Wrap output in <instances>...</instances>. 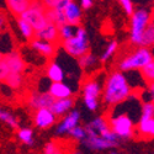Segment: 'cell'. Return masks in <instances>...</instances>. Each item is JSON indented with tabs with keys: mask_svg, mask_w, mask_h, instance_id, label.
Masks as SVG:
<instances>
[{
	"mask_svg": "<svg viewBox=\"0 0 154 154\" xmlns=\"http://www.w3.org/2000/svg\"><path fill=\"white\" fill-rule=\"evenodd\" d=\"M132 94V88L127 80L123 72H112L105 82V88L102 91V101L107 106H115L126 101Z\"/></svg>",
	"mask_w": 154,
	"mask_h": 154,
	"instance_id": "1",
	"label": "cell"
},
{
	"mask_svg": "<svg viewBox=\"0 0 154 154\" xmlns=\"http://www.w3.org/2000/svg\"><path fill=\"white\" fill-rule=\"evenodd\" d=\"M153 59H154V56L149 47L137 46L136 49H133L132 52L125 56L119 62V69L121 72L142 70Z\"/></svg>",
	"mask_w": 154,
	"mask_h": 154,
	"instance_id": "2",
	"label": "cell"
},
{
	"mask_svg": "<svg viewBox=\"0 0 154 154\" xmlns=\"http://www.w3.org/2000/svg\"><path fill=\"white\" fill-rule=\"evenodd\" d=\"M153 21L152 11L147 9H138L131 16V42L134 46H139L143 32Z\"/></svg>",
	"mask_w": 154,
	"mask_h": 154,
	"instance_id": "3",
	"label": "cell"
},
{
	"mask_svg": "<svg viewBox=\"0 0 154 154\" xmlns=\"http://www.w3.org/2000/svg\"><path fill=\"white\" fill-rule=\"evenodd\" d=\"M63 48L66 49V52L73 57L79 58L89 52V37L85 31V29L79 27L76 29V32L73 37L68 38V40L63 41Z\"/></svg>",
	"mask_w": 154,
	"mask_h": 154,
	"instance_id": "4",
	"label": "cell"
},
{
	"mask_svg": "<svg viewBox=\"0 0 154 154\" xmlns=\"http://www.w3.org/2000/svg\"><path fill=\"white\" fill-rule=\"evenodd\" d=\"M20 17L23 19L25 21H27L29 23H31L32 27L36 31L43 29L48 23L47 15H46V8L42 3H38V2H33L32 5L23 14H21Z\"/></svg>",
	"mask_w": 154,
	"mask_h": 154,
	"instance_id": "5",
	"label": "cell"
},
{
	"mask_svg": "<svg viewBox=\"0 0 154 154\" xmlns=\"http://www.w3.org/2000/svg\"><path fill=\"white\" fill-rule=\"evenodd\" d=\"M111 130L121 138H132L134 136V123L128 115H119L109 122Z\"/></svg>",
	"mask_w": 154,
	"mask_h": 154,
	"instance_id": "6",
	"label": "cell"
},
{
	"mask_svg": "<svg viewBox=\"0 0 154 154\" xmlns=\"http://www.w3.org/2000/svg\"><path fill=\"white\" fill-rule=\"evenodd\" d=\"M101 86L96 80H88L83 86V95L85 106L90 110L95 111L99 106V97L101 95Z\"/></svg>",
	"mask_w": 154,
	"mask_h": 154,
	"instance_id": "7",
	"label": "cell"
},
{
	"mask_svg": "<svg viewBox=\"0 0 154 154\" xmlns=\"http://www.w3.org/2000/svg\"><path fill=\"white\" fill-rule=\"evenodd\" d=\"M56 101V97L51 94L49 91L46 93H32L29 97V105L31 109L40 110V109H45L48 107L51 109V106L53 105V102Z\"/></svg>",
	"mask_w": 154,
	"mask_h": 154,
	"instance_id": "8",
	"label": "cell"
},
{
	"mask_svg": "<svg viewBox=\"0 0 154 154\" xmlns=\"http://www.w3.org/2000/svg\"><path fill=\"white\" fill-rule=\"evenodd\" d=\"M56 120H57V116L54 115V112L51 109H48V107L36 110L35 116H33L35 125L38 128H42V130L53 126L56 123Z\"/></svg>",
	"mask_w": 154,
	"mask_h": 154,
	"instance_id": "9",
	"label": "cell"
},
{
	"mask_svg": "<svg viewBox=\"0 0 154 154\" xmlns=\"http://www.w3.org/2000/svg\"><path fill=\"white\" fill-rule=\"evenodd\" d=\"M35 38H40V40L47 41V42H52V43H57L59 41V27L57 25L52 23V22H48L46 26L41 30L36 31Z\"/></svg>",
	"mask_w": 154,
	"mask_h": 154,
	"instance_id": "10",
	"label": "cell"
},
{
	"mask_svg": "<svg viewBox=\"0 0 154 154\" xmlns=\"http://www.w3.org/2000/svg\"><path fill=\"white\" fill-rule=\"evenodd\" d=\"M83 144L88 148H90V149H94V150H101V149L113 148V147H116L119 143L107 140L105 138H102L101 136H88L83 140Z\"/></svg>",
	"mask_w": 154,
	"mask_h": 154,
	"instance_id": "11",
	"label": "cell"
},
{
	"mask_svg": "<svg viewBox=\"0 0 154 154\" xmlns=\"http://www.w3.org/2000/svg\"><path fill=\"white\" fill-rule=\"evenodd\" d=\"M80 121V113L79 111L73 110L70 111L66 117L62 120V122L57 127V133L58 134H64V133H69L70 130H73L74 127L78 126Z\"/></svg>",
	"mask_w": 154,
	"mask_h": 154,
	"instance_id": "12",
	"label": "cell"
},
{
	"mask_svg": "<svg viewBox=\"0 0 154 154\" xmlns=\"http://www.w3.org/2000/svg\"><path fill=\"white\" fill-rule=\"evenodd\" d=\"M4 60L8 64L10 73H22L26 67V63L17 52H9L4 56Z\"/></svg>",
	"mask_w": 154,
	"mask_h": 154,
	"instance_id": "13",
	"label": "cell"
},
{
	"mask_svg": "<svg viewBox=\"0 0 154 154\" xmlns=\"http://www.w3.org/2000/svg\"><path fill=\"white\" fill-rule=\"evenodd\" d=\"M138 136L142 138H154V117L140 116L137 126Z\"/></svg>",
	"mask_w": 154,
	"mask_h": 154,
	"instance_id": "14",
	"label": "cell"
},
{
	"mask_svg": "<svg viewBox=\"0 0 154 154\" xmlns=\"http://www.w3.org/2000/svg\"><path fill=\"white\" fill-rule=\"evenodd\" d=\"M109 127H110L109 121L105 117L99 116V117L94 119L90 123H88L85 126V130H86L88 136H100L105 130H107Z\"/></svg>",
	"mask_w": 154,
	"mask_h": 154,
	"instance_id": "15",
	"label": "cell"
},
{
	"mask_svg": "<svg viewBox=\"0 0 154 154\" xmlns=\"http://www.w3.org/2000/svg\"><path fill=\"white\" fill-rule=\"evenodd\" d=\"M30 42H31L32 48H35L37 52H40L45 57L49 58L56 53V45L52 42H47V41L40 40V38H33Z\"/></svg>",
	"mask_w": 154,
	"mask_h": 154,
	"instance_id": "16",
	"label": "cell"
},
{
	"mask_svg": "<svg viewBox=\"0 0 154 154\" xmlns=\"http://www.w3.org/2000/svg\"><path fill=\"white\" fill-rule=\"evenodd\" d=\"M74 99L70 97H64V99H56L53 105L51 106V110L54 112L56 116H62L66 112L70 111L74 106Z\"/></svg>",
	"mask_w": 154,
	"mask_h": 154,
	"instance_id": "17",
	"label": "cell"
},
{
	"mask_svg": "<svg viewBox=\"0 0 154 154\" xmlns=\"http://www.w3.org/2000/svg\"><path fill=\"white\" fill-rule=\"evenodd\" d=\"M64 14H66V17H67V22L69 25H73V26H78L80 23V20H82V9L80 6L72 2L67 8L64 10Z\"/></svg>",
	"mask_w": 154,
	"mask_h": 154,
	"instance_id": "18",
	"label": "cell"
},
{
	"mask_svg": "<svg viewBox=\"0 0 154 154\" xmlns=\"http://www.w3.org/2000/svg\"><path fill=\"white\" fill-rule=\"evenodd\" d=\"M48 91L52 94L56 99H64V97H70L73 95V90L70 86L66 85L64 83H52L48 88Z\"/></svg>",
	"mask_w": 154,
	"mask_h": 154,
	"instance_id": "19",
	"label": "cell"
},
{
	"mask_svg": "<svg viewBox=\"0 0 154 154\" xmlns=\"http://www.w3.org/2000/svg\"><path fill=\"white\" fill-rule=\"evenodd\" d=\"M6 5L12 14L20 17L21 14H23L32 5V2L31 0H6Z\"/></svg>",
	"mask_w": 154,
	"mask_h": 154,
	"instance_id": "20",
	"label": "cell"
},
{
	"mask_svg": "<svg viewBox=\"0 0 154 154\" xmlns=\"http://www.w3.org/2000/svg\"><path fill=\"white\" fill-rule=\"evenodd\" d=\"M46 15H47V20L48 22H52L54 25H57L58 27L63 26V25L68 23L67 22V17L64 11H58L56 9H46Z\"/></svg>",
	"mask_w": 154,
	"mask_h": 154,
	"instance_id": "21",
	"label": "cell"
},
{
	"mask_svg": "<svg viewBox=\"0 0 154 154\" xmlns=\"http://www.w3.org/2000/svg\"><path fill=\"white\" fill-rule=\"evenodd\" d=\"M47 76L52 83H59V82H63L64 79V72L58 63L53 62L47 68Z\"/></svg>",
	"mask_w": 154,
	"mask_h": 154,
	"instance_id": "22",
	"label": "cell"
},
{
	"mask_svg": "<svg viewBox=\"0 0 154 154\" xmlns=\"http://www.w3.org/2000/svg\"><path fill=\"white\" fill-rule=\"evenodd\" d=\"M17 26H19V29H20L22 36L26 38V40L31 41V40H33V38H35L36 30L32 27L31 23H29L27 21H25L23 19L19 17V19H17Z\"/></svg>",
	"mask_w": 154,
	"mask_h": 154,
	"instance_id": "23",
	"label": "cell"
},
{
	"mask_svg": "<svg viewBox=\"0 0 154 154\" xmlns=\"http://www.w3.org/2000/svg\"><path fill=\"white\" fill-rule=\"evenodd\" d=\"M139 46L143 47H154V21L149 23V26L146 29V31L142 35Z\"/></svg>",
	"mask_w": 154,
	"mask_h": 154,
	"instance_id": "24",
	"label": "cell"
},
{
	"mask_svg": "<svg viewBox=\"0 0 154 154\" xmlns=\"http://www.w3.org/2000/svg\"><path fill=\"white\" fill-rule=\"evenodd\" d=\"M78 63H79V67L83 69H91L94 67H96L97 64V59L95 56H93L91 53H86L82 57L78 58Z\"/></svg>",
	"mask_w": 154,
	"mask_h": 154,
	"instance_id": "25",
	"label": "cell"
},
{
	"mask_svg": "<svg viewBox=\"0 0 154 154\" xmlns=\"http://www.w3.org/2000/svg\"><path fill=\"white\" fill-rule=\"evenodd\" d=\"M23 82V78H22V73H9L8 78L5 80V83L8 84V86L12 88V89H17L21 86Z\"/></svg>",
	"mask_w": 154,
	"mask_h": 154,
	"instance_id": "26",
	"label": "cell"
},
{
	"mask_svg": "<svg viewBox=\"0 0 154 154\" xmlns=\"http://www.w3.org/2000/svg\"><path fill=\"white\" fill-rule=\"evenodd\" d=\"M76 29L78 26H73V25H69V23H66L63 26L59 27V36H60V40L62 41H66L68 38L73 37L76 32Z\"/></svg>",
	"mask_w": 154,
	"mask_h": 154,
	"instance_id": "27",
	"label": "cell"
},
{
	"mask_svg": "<svg viewBox=\"0 0 154 154\" xmlns=\"http://www.w3.org/2000/svg\"><path fill=\"white\" fill-rule=\"evenodd\" d=\"M43 154H66V149L56 140H52V142H48L45 146Z\"/></svg>",
	"mask_w": 154,
	"mask_h": 154,
	"instance_id": "28",
	"label": "cell"
},
{
	"mask_svg": "<svg viewBox=\"0 0 154 154\" xmlns=\"http://www.w3.org/2000/svg\"><path fill=\"white\" fill-rule=\"evenodd\" d=\"M0 120L4 121L6 125H9L12 128H17V126H19V122H17L16 117L12 116L9 111L4 110L3 107H0Z\"/></svg>",
	"mask_w": 154,
	"mask_h": 154,
	"instance_id": "29",
	"label": "cell"
},
{
	"mask_svg": "<svg viewBox=\"0 0 154 154\" xmlns=\"http://www.w3.org/2000/svg\"><path fill=\"white\" fill-rule=\"evenodd\" d=\"M17 137L25 144H27V146L33 144V132L30 128H21V130H19Z\"/></svg>",
	"mask_w": 154,
	"mask_h": 154,
	"instance_id": "30",
	"label": "cell"
},
{
	"mask_svg": "<svg viewBox=\"0 0 154 154\" xmlns=\"http://www.w3.org/2000/svg\"><path fill=\"white\" fill-rule=\"evenodd\" d=\"M117 47H119V43H117V41H111L109 45H107V47H106V49L104 51V53L101 54V58H100V60L102 62V63H105V62H107L113 54H115V52L117 51Z\"/></svg>",
	"mask_w": 154,
	"mask_h": 154,
	"instance_id": "31",
	"label": "cell"
},
{
	"mask_svg": "<svg viewBox=\"0 0 154 154\" xmlns=\"http://www.w3.org/2000/svg\"><path fill=\"white\" fill-rule=\"evenodd\" d=\"M140 74H142L143 79L149 84V83H153L154 82V59L148 63L147 66L140 70Z\"/></svg>",
	"mask_w": 154,
	"mask_h": 154,
	"instance_id": "32",
	"label": "cell"
},
{
	"mask_svg": "<svg viewBox=\"0 0 154 154\" xmlns=\"http://www.w3.org/2000/svg\"><path fill=\"white\" fill-rule=\"evenodd\" d=\"M69 134H70L74 139H78V140H84V139L88 137V133H86L85 127H82V126L74 127L73 130L69 131Z\"/></svg>",
	"mask_w": 154,
	"mask_h": 154,
	"instance_id": "33",
	"label": "cell"
},
{
	"mask_svg": "<svg viewBox=\"0 0 154 154\" xmlns=\"http://www.w3.org/2000/svg\"><path fill=\"white\" fill-rule=\"evenodd\" d=\"M140 116H146V117H154V102L148 100L146 101L143 106H142V115Z\"/></svg>",
	"mask_w": 154,
	"mask_h": 154,
	"instance_id": "34",
	"label": "cell"
},
{
	"mask_svg": "<svg viewBox=\"0 0 154 154\" xmlns=\"http://www.w3.org/2000/svg\"><path fill=\"white\" fill-rule=\"evenodd\" d=\"M117 2L121 4L126 14L128 16H132V14L134 12V5L132 3V0H117Z\"/></svg>",
	"mask_w": 154,
	"mask_h": 154,
	"instance_id": "35",
	"label": "cell"
},
{
	"mask_svg": "<svg viewBox=\"0 0 154 154\" xmlns=\"http://www.w3.org/2000/svg\"><path fill=\"white\" fill-rule=\"evenodd\" d=\"M9 73H10V70H9V67H8L6 62L4 60V57L0 58V83L6 80Z\"/></svg>",
	"mask_w": 154,
	"mask_h": 154,
	"instance_id": "36",
	"label": "cell"
},
{
	"mask_svg": "<svg viewBox=\"0 0 154 154\" xmlns=\"http://www.w3.org/2000/svg\"><path fill=\"white\" fill-rule=\"evenodd\" d=\"M73 2V0H56V4H54V8L56 10L58 11H64L66 10V8Z\"/></svg>",
	"mask_w": 154,
	"mask_h": 154,
	"instance_id": "37",
	"label": "cell"
},
{
	"mask_svg": "<svg viewBox=\"0 0 154 154\" xmlns=\"http://www.w3.org/2000/svg\"><path fill=\"white\" fill-rule=\"evenodd\" d=\"M80 6L85 10L90 9L93 6V0H80Z\"/></svg>",
	"mask_w": 154,
	"mask_h": 154,
	"instance_id": "38",
	"label": "cell"
},
{
	"mask_svg": "<svg viewBox=\"0 0 154 154\" xmlns=\"http://www.w3.org/2000/svg\"><path fill=\"white\" fill-rule=\"evenodd\" d=\"M41 3L45 5L46 9H52V8H54L56 0H41Z\"/></svg>",
	"mask_w": 154,
	"mask_h": 154,
	"instance_id": "39",
	"label": "cell"
},
{
	"mask_svg": "<svg viewBox=\"0 0 154 154\" xmlns=\"http://www.w3.org/2000/svg\"><path fill=\"white\" fill-rule=\"evenodd\" d=\"M148 93H149V100L154 102V82L148 84Z\"/></svg>",
	"mask_w": 154,
	"mask_h": 154,
	"instance_id": "40",
	"label": "cell"
},
{
	"mask_svg": "<svg viewBox=\"0 0 154 154\" xmlns=\"http://www.w3.org/2000/svg\"><path fill=\"white\" fill-rule=\"evenodd\" d=\"M4 25H5V17L4 16H0V32H2Z\"/></svg>",
	"mask_w": 154,
	"mask_h": 154,
	"instance_id": "41",
	"label": "cell"
},
{
	"mask_svg": "<svg viewBox=\"0 0 154 154\" xmlns=\"http://www.w3.org/2000/svg\"><path fill=\"white\" fill-rule=\"evenodd\" d=\"M152 16H153V21H154V8L152 9Z\"/></svg>",
	"mask_w": 154,
	"mask_h": 154,
	"instance_id": "42",
	"label": "cell"
},
{
	"mask_svg": "<svg viewBox=\"0 0 154 154\" xmlns=\"http://www.w3.org/2000/svg\"><path fill=\"white\" fill-rule=\"evenodd\" d=\"M3 57H4V54L2 53V51H0V58H3Z\"/></svg>",
	"mask_w": 154,
	"mask_h": 154,
	"instance_id": "43",
	"label": "cell"
},
{
	"mask_svg": "<svg viewBox=\"0 0 154 154\" xmlns=\"http://www.w3.org/2000/svg\"><path fill=\"white\" fill-rule=\"evenodd\" d=\"M72 154H80L79 152H74V153H72Z\"/></svg>",
	"mask_w": 154,
	"mask_h": 154,
	"instance_id": "44",
	"label": "cell"
},
{
	"mask_svg": "<svg viewBox=\"0 0 154 154\" xmlns=\"http://www.w3.org/2000/svg\"><path fill=\"white\" fill-rule=\"evenodd\" d=\"M31 2H32V3H33V2H38V0H31Z\"/></svg>",
	"mask_w": 154,
	"mask_h": 154,
	"instance_id": "45",
	"label": "cell"
},
{
	"mask_svg": "<svg viewBox=\"0 0 154 154\" xmlns=\"http://www.w3.org/2000/svg\"><path fill=\"white\" fill-rule=\"evenodd\" d=\"M111 154H119V153H115V152H112V153H111Z\"/></svg>",
	"mask_w": 154,
	"mask_h": 154,
	"instance_id": "46",
	"label": "cell"
}]
</instances>
